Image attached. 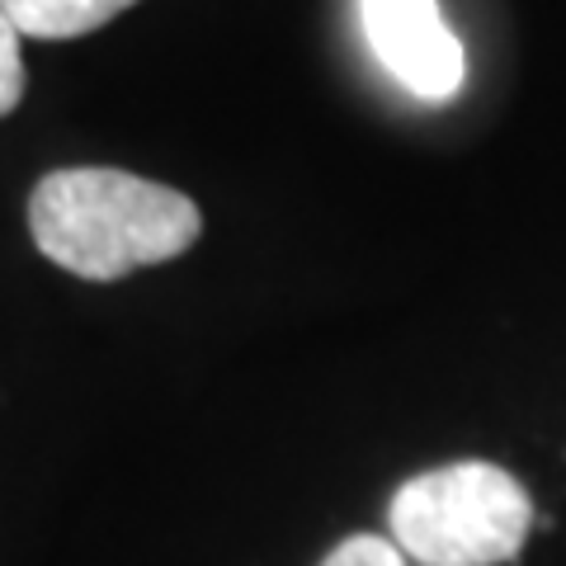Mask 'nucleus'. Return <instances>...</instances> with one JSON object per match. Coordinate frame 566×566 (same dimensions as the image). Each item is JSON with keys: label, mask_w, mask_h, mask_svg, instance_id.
<instances>
[{"label": "nucleus", "mask_w": 566, "mask_h": 566, "mask_svg": "<svg viewBox=\"0 0 566 566\" xmlns=\"http://www.w3.org/2000/svg\"><path fill=\"white\" fill-rule=\"evenodd\" d=\"M24 33L10 24V14L0 10V118L24 99V57H20Z\"/></svg>", "instance_id": "nucleus-6"}, {"label": "nucleus", "mask_w": 566, "mask_h": 566, "mask_svg": "<svg viewBox=\"0 0 566 566\" xmlns=\"http://www.w3.org/2000/svg\"><path fill=\"white\" fill-rule=\"evenodd\" d=\"M322 566H411V557L397 547V538H378V534H354L345 538Z\"/></svg>", "instance_id": "nucleus-5"}, {"label": "nucleus", "mask_w": 566, "mask_h": 566, "mask_svg": "<svg viewBox=\"0 0 566 566\" xmlns=\"http://www.w3.org/2000/svg\"><path fill=\"white\" fill-rule=\"evenodd\" d=\"M528 491L495 463H449L392 495V538L416 566H495L528 538Z\"/></svg>", "instance_id": "nucleus-2"}, {"label": "nucleus", "mask_w": 566, "mask_h": 566, "mask_svg": "<svg viewBox=\"0 0 566 566\" xmlns=\"http://www.w3.org/2000/svg\"><path fill=\"white\" fill-rule=\"evenodd\" d=\"M374 57L416 99H453L463 85V43L434 0H359Z\"/></svg>", "instance_id": "nucleus-3"}, {"label": "nucleus", "mask_w": 566, "mask_h": 566, "mask_svg": "<svg viewBox=\"0 0 566 566\" xmlns=\"http://www.w3.org/2000/svg\"><path fill=\"white\" fill-rule=\"evenodd\" d=\"M39 251L76 279L114 283L185 255L203 232L199 203L180 189L109 166L52 170L29 199Z\"/></svg>", "instance_id": "nucleus-1"}, {"label": "nucleus", "mask_w": 566, "mask_h": 566, "mask_svg": "<svg viewBox=\"0 0 566 566\" xmlns=\"http://www.w3.org/2000/svg\"><path fill=\"white\" fill-rule=\"evenodd\" d=\"M133 6L137 0H0L24 39H81Z\"/></svg>", "instance_id": "nucleus-4"}]
</instances>
